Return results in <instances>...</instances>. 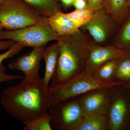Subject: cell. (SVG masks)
<instances>
[{"mask_svg": "<svg viewBox=\"0 0 130 130\" xmlns=\"http://www.w3.org/2000/svg\"><path fill=\"white\" fill-rule=\"evenodd\" d=\"M113 87L96 89L78 96L85 116L92 114L107 116Z\"/></svg>", "mask_w": 130, "mask_h": 130, "instance_id": "10", "label": "cell"}, {"mask_svg": "<svg viewBox=\"0 0 130 130\" xmlns=\"http://www.w3.org/2000/svg\"><path fill=\"white\" fill-rule=\"evenodd\" d=\"M66 7H68L72 6L74 0H59Z\"/></svg>", "mask_w": 130, "mask_h": 130, "instance_id": "27", "label": "cell"}, {"mask_svg": "<svg viewBox=\"0 0 130 130\" xmlns=\"http://www.w3.org/2000/svg\"><path fill=\"white\" fill-rule=\"evenodd\" d=\"M51 104L48 90L41 81L23 79L20 83L4 89L0 105L10 116L24 124L48 112Z\"/></svg>", "mask_w": 130, "mask_h": 130, "instance_id": "1", "label": "cell"}, {"mask_svg": "<svg viewBox=\"0 0 130 130\" xmlns=\"http://www.w3.org/2000/svg\"><path fill=\"white\" fill-rule=\"evenodd\" d=\"M3 1V0H0V3H1Z\"/></svg>", "mask_w": 130, "mask_h": 130, "instance_id": "31", "label": "cell"}, {"mask_svg": "<svg viewBox=\"0 0 130 130\" xmlns=\"http://www.w3.org/2000/svg\"><path fill=\"white\" fill-rule=\"evenodd\" d=\"M58 64L48 88L65 83L85 70L91 41L81 30L70 36L61 37Z\"/></svg>", "mask_w": 130, "mask_h": 130, "instance_id": "2", "label": "cell"}, {"mask_svg": "<svg viewBox=\"0 0 130 130\" xmlns=\"http://www.w3.org/2000/svg\"><path fill=\"white\" fill-rule=\"evenodd\" d=\"M52 127L56 130H77L85 116L78 96L49 107Z\"/></svg>", "mask_w": 130, "mask_h": 130, "instance_id": "6", "label": "cell"}, {"mask_svg": "<svg viewBox=\"0 0 130 130\" xmlns=\"http://www.w3.org/2000/svg\"><path fill=\"white\" fill-rule=\"evenodd\" d=\"M94 12L89 8L75 9L66 13L67 16L74 25L80 29L90 21Z\"/></svg>", "mask_w": 130, "mask_h": 130, "instance_id": "20", "label": "cell"}, {"mask_svg": "<svg viewBox=\"0 0 130 130\" xmlns=\"http://www.w3.org/2000/svg\"><path fill=\"white\" fill-rule=\"evenodd\" d=\"M23 47L18 43L15 42L11 47L5 53L0 54V64L5 60L12 58L21 51Z\"/></svg>", "mask_w": 130, "mask_h": 130, "instance_id": "22", "label": "cell"}, {"mask_svg": "<svg viewBox=\"0 0 130 130\" xmlns=\"http://www.w3.org/2000/svg\"><path fill=\"white\" fill-rule=\"evenodd\" d=\"M61 38L50 25L47 17L42 16L32 25L18 29L3 30L0 32V40H13L23 47L44 46L51 41H58Z\"/></svg>", "mask_w": 130, "mask_h": 130, "instance_id": "3", "label": "cell"}, {"mask_svg": "<svg viewBox=\"0 0 130 130\" xmlns=\"http://www.w3.org/2000/svg\"><path fill=\"white\" fill-rule=\"evenodd\" d=\"M126 2H127V4L129 8H130V0H126Z\"/></svg>", "mask_w": 130, "mask_h": 130, "instance_id": "29", "label": "cell"}, {"mask_svg": "<svg viewBox=\"0 0 130 130\" xmlns=\"http://www.w3.org/2000/svg\"><path fill=\"white\" fill-rule=\"evenodd\" d=\"M119 58H115L108 61L91 73L98 81L107 83L113 82V78Z\"/></svg>", "mask_w": 130, "mask_h": 130, "instance_id": "17", "label": "cell"}, {"mask_svg": "<svg viewBox=\"0 0 130 130\" xmlns=\"http://www.w3.org/2000/svg\"><path fill=\"white\" fill-rule=\"evenodd\" d=\"M130 81V54L119 58L115 70L113 82L120 83Z\"/></svg>", "mask_w": 130, "mask_h": 130, "instance_id": "18", "label": "cell"}, {"mask_svg": "<svg viewBox=\"0 0 130 130\" xmlns=\"http://www.w3.org/2000/svg\"><path fill=\"white\" fill-rule=\"evenodd\" d=\"M120 85L112 87L107 116L110 130L125 129L130 118V95Z\"/></svg>", "mask_w": 130, "mask_h": 130, "instance_id": "7", "label": "cell"}, {"mask_svg": "<svg viewBox=\"0 0 130 130\" xmlns=\"http://www.w3.org/2000/svg\"><path fill=\"white\" fill-rule=\"evenodd\" d=\"M15 42L12 40H0V51L8 49Z\"/></svg>", "mask_w": 130, "mask_h": 130, "instance_id": "25", "label": "cell"}, {"mask_svg": "<svg viewBox=\"0 0 130 130\" xmlns=\"http://www.w3.org/2000/svg\"><path fill=\"white\" fill-rule=\"evenodd\" d=\"M4 29H3V28L2 26L1 25V23H0V32H1L3 30H4Z\"/></svg>", "mask_w": 130, "mask_h": 130, "instance_id": "30", "label": "cell"}, {"mask_svg": "<svg viewBox=\"0 0 130 130\" xmlns=\"http://www.w3.org/2000/svg\"><path fill=\"white\" fill-rule=\"evenodd\" d=\"M103 8L119 25L127 18L129 12L126 0H105Z\"/></svg>", "mask_w": 130, "mask_h": 130, "instance_id": "14", "label": "cell"}, {"mask_svg": "<svg viewBox=\"0 0 130 130\" xmlns=\"http://www.w3.org/2000/svg\"><path fill=\"white\" fill-rule=\"evenodd\" d=\"M6 68L2 63L0 64V83L24 78L22 76L7 74L6 72Z\"/></svg>", "mask_w": 130, "mask_h": 130, "instance_id": "23", "label": "cell"}, {"mask_svg": "<svg viewBox=\"0 0 130 130\" xmlns=\"http://www.w3.org/2000/svg\"><path fill=\"white\" fill-rule=\"evenodd\" d=\"M88 8L94 12L102 9L103 7L105 0H85Z\"/></svg>", "mask_w": 130, "mask_h": 130, "instance_id": "24", "label": "cell"}, {"mask_svg": "<svg viewBox=\"0 0 130 130\" xmlns=\"http://www.w3.org/2000/svg\"><path fill=\"white\" fill-rule=\"evenodd\" d=\"M47 20L52 29L61 37L73 35L80 30L68 18L66 13L61 11L47 17Z\"/></svg>", "mask_w": 130, "mask_h": 130, "instance_id": "13", "label": "cell"}, {"mask_svg": "<svg viewBox=\"0 0 130 130\" xmlns=\"http://www.w3.org/2000/svg\"><path fill=\"white\" fill-rule=\"evenodd\" d=\"M41 16L23 0H3L0 3V23L5 29H18L32 25Z\"/></svg>", "mask_w": 130, "mask_h": 130, "instance_id": "5", "label": "cell"}, {"mask_svg": "<svg viewBox=\"0 0 130 130\" xmlns=\"http://www.w3.org/2000/svg\"><path fill=\"white\" fill-rule=\"evenodd\" d=\"M124 86H125L126 88L129 89L130 90V81L127 83L125 84L124 85Z\"/></svg>", "mask_w": 130, "mask_h": 130, "instance_id": "28", "label": "cell"}, {"mask_svg": "<svg viewBox=\"0 0 130 130\" xmlns=\"http://www.w3.org/2000/svg\"><path fill=\"white\" fill-rule=\"evenodd\" d=\"M40 15L50 17L61 11L58 0H23Z\"/></svg>", "mask_w": 130, "mask_h": 130, "instance_id": "16", "label": "cell"}, {"mask_svg": "<svg viewBox=\"0 0 130 130\" xmlns=\"http://www.w3.org/2000/svg\"><path fill=\"white\" fill-rule=\"evenodd\" d=\"M112 44L130 53V16L115 37Z\"/></svg>", "mask_w": 130, "mask_h": 130, "instance_id": "19", "label": "cell"}, {"mask_svg": "<svg viewBox=\"0 0 130 130\" xmlns=\"http://www.w3.org/2000/svg\"><path fill=\"white\" fill-rule=\"evenodd\" d=\"M122 84H123L120 83L98 81L91 73L85 71L61 84L48 88L51 101L50 106L64 100L82 95L93 90Z\"/></svg>", "mask_w": 130, "mask_h": 130, "instance_id": "4", "label": "cell"}, {"mask_svg": "<svg viewBox=\"0 0 130 130\" xmlns=\"http://www.w3.org/2000/svg\"><path fill=\"white\" fill-rule=\"evenodd\" d=\"M118 25L102 8L94 12L90 21L80 29L88 32L94 43L106 45L109 44Z\"/></svg>", "mask_w": 130, "mask_h": 130, "instance_id": "8", "label": "cell"}, {"mask_svg": "<svg viewBox=\"0 0 130 130\" xmlns=\"http://www.w3.org/2000/svg\"><path fill=\"white\" fill-rule=\"evenodd\" d=\"M73 6H74L75 9L88 8L85 0H74Z\"/></svg>", "mask_w": 130, "mask_h": 130, "instance_id": "26", "label": "cell"}, {"mask_svg": "<svg viewBox=\"0 0 130 130\" xmlns=\"http://www.w3.org/2000/svg\"><path fill=\"white\" fill-rule=\"evenodd\" d=\"M25 130H52L51 117L48 112L25 124Z\"/></svg>", "mask_w": 130, "mask_h": 130, "instance_id": "21", "label": "cell"}, {"mask_svg": "<svg viewBox=\"0 0 130 130\" xmlns=\"http://www.w3.org/2000/svg\"><path fill=\"white\" fill-rule=\"evenodd\" d=\"M46 45L33 48L28 53L19 56L13 61L10 62L8 67L11 70H18L23 73V79L31 82L41 81L39 75L40 62Z\"/></svg>", "mask_w": 130, "mask_h": 130, "instance_id": "9", "label": "cell"}, {"mask_svg": "<svg viewBox=\"0 0 130 130\" xmlns=\"http://www.w3.org/2000/svg\"><path fill=\"white\" fill-rule=\"evenodd\" d=\"M130 54L113 44L102 45L91 41L89 45L85 71L91 73L108 61Z\"/></svg>", "mask_w": 130, "mask_h": 130, "instance_id": "11", "label": "cell"}, {"mask_svg": "<svg viewBox=\"0 0 130 130\" xmlns=\"http://www.w3.org/2000/svg\"><path fill=\"white\" fill-rule=\"evenodd\" d=\"M59 51V41H56L51 46L45 48L43 52L42 59L45 63V72L44 76L42 78V83L47 90L49 84L57 67Z\"/></svg>", "mask_w": 130, "mask_h": 130, "instance_id": "12", "label": "cell"}, {"mask_svg": "<svg viewBox=\"0 0 130 130\" xmlns=\"http://www.w3.org/2000/svg\"><path fill=\"white\" fill-rule=\"evenodd\" d=\"M77 130H110L108 118L100 114L85 116Z\"/></svg>", "mask_w": 130, "mask_h": 130, "instance_id": "15", "label": "cell"}]
</instances>
